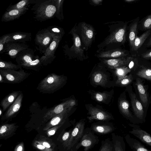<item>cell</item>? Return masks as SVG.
<instances>
[{
    "label": "cell",
    "mask_w": 151,
    "mask_h": 151,
    "mask_svg": "<svg viewBox=\"0 0 151 151\" xmlns=\"http://www.w3.org/2000/svg\"><path fill=\"white\" fill-rule=\"evenodd\" d=\"M136 85L137 86L141 100L143 103L145 104L147 103L148 99L147 93L139 78L137 79Z\"/></svg>",
    "instance_id": "obj_34"
},
{
    "label": "cell",
    "mask_w": 151,
    "mask_h": 151,
    "mask_svg": "<svg viewBox=\"0 0 151 151\" xmlns=\"http://www.w3.org/2000/svg\"><path fill=\"white\" fill-rule=\"evenodd\" d=\"M127 52L120 48L106 50H97L95 56L99 59H111L125 57Z\"/></svg>",
    "instance_id": "obj_10"
},
{
    "label": "cell",
    "mask_w": 151,
    "mask_h": 151,
    "mask_svg": "<svg viewBox=\"0 0 151 151\" xmlns=\"http://www.w3.org/2000/svg\"><path fill=\"white\" fill-rule=\"evenodd\" d=\"M10 35L6 34L2 36L0 38V53L2 54L4 52V47L5 45L9 42Z\"/></svg>",
    "instance_id": "obj_43"
},
{
    "label": "cell",
    "mask_w": 151,
    "mask_h": 151,
    "mask_svg": "<svg viewBox=\"0 0 151 151\" xmlns=\"http://www.w3.org/2000/svg\"><path fill=\"white\" fill-rule=\"evenodd\" d=\"M22 67L20 65L14 64L11 61L7 62L1 59L0 60V69L17 70L22 69Z\"/></svg>",
    "instance_id": "obj_36"
},
{
    "label": "cell",
    "mask_w": 151,
    "mask_h": 151,
    "mask_svg": "<svg viewBox=\"0 0 151 151\" xmlns=\"http://www.w3.org/2000/svg\"><path fill=\"white\" fill-rule=\"evenodd\" d=\"M109 96L108 94L105 92H96L93 93V98L98 101L104 102Z\"/></svg>",
    "instance_id": "obj_41"
},
{
    "label": "cell",
    "mask_w": 151,
    "mask_h": 151,
    "mask_svg": "<svg viewBox=\"0 0 151 151\" xmlns=\"http://www.w3.org/2000/svg\"><path fill=\"white\" fill-rule=\"evenodd\" d=\"M126 66L131 70L134 68L137 65V60L131 57H128L126 58Z\"/></svg>",
    "instance_id": "obj_47"
},
{
    "label": "cell",
    "mask_w": 151,
    "mask_h": 151,
    "mask_svg": "<svg viewBox=\"0 0 151 151\" xmlns=\"http://www.w3.org/2000/svg\"><path fill=\"white\" fill-rule=\"evenodd\" d=\"M119 108L122 112L126 116L131 117V114L129 110V104L125 99L120 100L119 102Z\"/></svg>",
    "instance_id": "obj_37"
},
{
    "label": "cell",
    "mask_w": 151,
    "mask_h": 151,
    "mask_svg": "<svg viewBox=\"0 0 151 151\" xmlns=\"http://www.w3.org/2000/svg\"><path fill=\"white\" fill-rule=\"evenodd\" d=\"M47 28L50 32L52 38L62 39L65 34L63 29L57 26H50Z\"/></svg>",
    "instance_id": "obj_33"
},
{
    "label": "cell",
    "mask_w": 151,
    "mask_h": 151,
    "mask_svg": "<svg viewBox=\"0 0 151 151\" xmlns=\"http://www.w3.org/2000/svg\"><path fill=\"white\" fill-rule=\"evenodd\" d=\"M37 0H22L17 3L9 6L6 9L7 11L13 10L21 9L26 7H29L31 4H34Z\"/></svg>",
    "instance_id": "obj_30"
},
{
    "label": "cell",
    "mask_w": 151,
    "mask_h": 151,
    "mask_svg": "<svg viewBox=\"0 0 151 151\" xmlns=\"http://www.w3.org/2000/svg\"><path fill=\"white\" fill-rule=\"evenodd\" d=\"M151 33V30L150 29L145 31L139 37L137 36L135 37L132 50L134 51L137 50L142 45Z\"/></svg>",
    "instance_id": "obj_29"
},
{
    "label": "cell",
    "mask_w": 151,
    "mask_h": 151,
    "mask_svg": "<svg viewBox=\"0 0 151 151\" xmlns=\"http://www.w3.org/2000/svg\"><path fill=\"white\" fill-rule=\"evenodd\" d=\"M90 116L87 118L89 122L93 120L105 121L111 119V116L106 112L94 107H90L88 110Z\"/></svg>",
    "instance_id": "obj_14"
},
{
    "label": "cell",
    "mask_w": 151,
    "mask_h": 151,
    "mask_svg": "<svg viewBox=\"0 0 151 151\" xmlns=\"http://www.w3.org/2000/svg\"><path fill=\"white\" fill-rule=\"evenodd\" d=\"M56 7L55 17L61 21H63L64 16L63 6L64 0H54Z\"/></svg>",
    "instance_id": "obj_35"
},
{
    "label": "cell",
    "mask_w": 151,
    "mask_h": 151,
    "mask_svg": "<svg viewBox=\"0 0 151 151\" xmlns=\"http://www.w3.org/2000/svg\"><path fill=\"white\" fill-rule=\"evenodd\" d=\"M103 0H90L89 2L91 5L96 6L102 4Z\"/></svg>",
    "instance_id": "obj_50"
},
{
    "label": "cell",
    "mask_w": 151,
    "mask_h": 151,
    "mask_svg": "<svg viewBox=\"0 0 151 151\" xmlns=\"http://www.w3.org/2000/svg\"><path fill=\"white\" fill-rule=\"evenodd\" d=\"M9 42H20L25 43L31 40V33L22 32H16L10 33Z\"/></svg>",
    "instance_id": "obj_22"
},
{
    "label": "cell",
    "mask_w": 151,
    "mask_h": 151,
    "mask_svg": "<svg viewBox=\"0 0 151 151\" xmlns=\"http://www.w3.org/2000/svg\"><path fill=\"white\" fill-rule=\"evenodd\" d=\"M99 151H114L113 143L109 138L101 142V146Z\"/></svg>",
    "instance_id": "obj_39"
},
{
    "label": "cell",
    "mask_w": 151,
    "mask_h": 151,
    "mask_svg": "<svg viewBox=\"0 0 151 151\" xmlns=\"http://www.w3.org/2000/svg\"><path fill=\"white\" fill-rule=\"evenodd\" d=\"M0 73L4 78V83L15 84L19 83L24 81L30 75L24 70H19L7 69H0Z\"/></svg>",
    "instance_id": "obj_7"
},
{
    "label": "cell",
    "mask_w": 151,
    "mask_h": 151,
    "mask_svg": "<svg viewBox=\"0 0 151 151\" xmlns=\"http://www.w3.org/2000/svg\"><path fill=\"white\" fill-rule=\"evenodd\" d=\"M143 28L146 30H151V14L147 16L142 22Z\"/></svg>",
    "instance_id": "obj_49"
},
{
    "label": "cell",
    "mask_w": 151,
    "mask_h": 151,
    "mask_svg": "<svg viewBox=\"0 0 151 151\" xmlns=\"http://www.w3.org/2000/svg\"><path fill=\"white\" fill-rule=\"evenodd\" d=\"M23 97V93L21 92L14 103L9 106L1 119H7L12 118L19 111L22 105Z\"/></svg>",
    "instance_id": "obj_15"
},
{
    "label": "cell",
    "mask_w": 151,
    "mask_h": 151,
    "mask_svg": "<svg viewBox=\"0 0 151 151\" xmlns=\"http://www.w3.org/2000/svg\"><path fill=\"white\" fill-rule=\"evenodd\" d=\"M133 80V76L130 74L128 76H126L120 81H116V83L121 86H125L130 83Z\"/></svg>",
    "instance_id": "obj_44"
},
{
    "label": "cell",
    "mask_w": 151,
    "mask_h": 151,
    "mask_svg": "<svg viewBox=\"0 0 151 151\" xmlns=\"http://www.w3.org/2000/svg\"><path fill=\"white\" fill-rule=\"evenodd\" d=\"M18 127L14 123L2 125L0 128V139L7 138L12 136Z\"/></svg>",
    "instance_id": "obj_21"
},
{
    "label": "cell",
    "mask_w": 151,
    "mask_h": 151,
    "mask_svg": "<svg viewBox=\"0 0 151 151\" xmlns=\"http://www.w3.org/2000/svg\"><path fill=\"white\" fill-rule=\"evenodd\" d=\"M147 46L148 47H151V37L149 40V41L147 44Z\"/></svg>",
    "instance_id": "obj_54"
},
{
    "label": "cell",
    "mask_w": 151,
    "mask_h": 151,
    "mask_svg": "<svg viewBox=\"0 0 151 151\" xmlns=\"http://www.w3.org/2000/svg\"><path fill=\"white\" fill-rule=\"evenodd\" d=\"M126 58L125 57H123L111 59H100L108 68L114 69L123 66H126Z\"/></svg>",
    "instance_id": "obj_20"
},
{
    "label": "cell",
    "mask_w": 151,
    "mask_h": 151,
    "mask_svg": "<svg viewBox=\"0 0 151 151\" xmlns=\"http://www.w3.org/2000/svg\"><path fill=\"white\" fill-rule=\"evenodd\" d=\"M53 38L47 28L38 31L35 35V44L37 50L44 53L52 42Z\"/></svg>",
    "instance_id": "obj_8"
},
{
    "label": "cell",
    "mask_w": 151,
    "mask_h": 151,
    "mask_svg": "<svg viewBox=\"0 0 151 151\" xmlns=\"http://www.w3.org/2000/svg\"><path fill=\"white\" fill-rule=\"evenodd\" d=\"M94 132L101 134H105L112 132L113 128L110 125L106 124H95L92 127Z\"/></svg>",
    "instance_id": "obj_32"
},
{
    "label": "cell",
    "mask_w": 151,
    "mask_h": 151,
    "mask_svg": "<svg viewBox=\"0 0 151 151\" xmlns=\"http://www.w3.org/2000/svg\"><path fill=\"white\" fill-rule=\"evenodd\" d=\"M28 10L29 7H26L21 9L6 11L2 15L1 21L3 22H7L18 19Z\"/></svg>",
    "instance_id": "obj_17"
},
{
    "label": "cell",
    "mask_w": 151,
    "mask_h": 151,
    "mask_svg": "<svg viewBox=\"0 0 151 151\" xmlns=\"http://www.w3.org/2000/svg\"><path fill=\"white\" fill-rule=\"evenodd\" d=\"M131 103L134 113L138 118L142 119L144 114L142 105L136 98L135 94H131Z\"/></svg>",
    "instance_id": "obj_24"
},
{
    "label": "cell",
    "mask_w": 151,
    "mask_h": 151,
    "mask_svg": "<svg viewBox=\"0 0 151 151\" xmlns=\"http://www.w3.org/2000/svg\"><path fill=\"white\" fill-rule=\"evenodd\" d=\"M33 147L40 151H54V150L46 147L39 143L37 140H35L32 143Z\"/></svg>",
    "instance_id": "obj_46"
},
{
    "label": "cell",
    "mask_w": 151,
    "mask_h": 151,
    "mask_svg": "<svg viewBox=\"0 0 151 151\" xmlns=\"http://www.w3.org/2000/svg\"><path fill=\"white\" fill-rule=\"evenodd\" d=\"M92 80L95 84L101 86H105L107 82V76L103 72L97 71L92 75Z\"/></svg>",
    "instance_id": "obj_26"
},
{
    "label": "cell",
    "mask_w": 151,
    "mask_h": 151,
    "mask_svg": "<svg viewBox=\"0 0 151 151\" xmlns=\"http://www.w3.org/2000/svg\"><path fill=\"white\" fill-rule=\"evenodd\" d=\"M111 135L114 151H125V144L123 137L114 133Z\"/></svg>",
    "instance_id": "obj_27"
},
{
    "label": "cell",
    "mask_w": 151,
    "mask_h": 151,
    "mask_svg": "<svg viewBox=\"0 0 151 151\" xmlns=\"http://www.w3.org/2000/svg\"><path fill=\"white\" fill-rule=\"evenodd\" d=\"M4 82V79L3 77L0 73V83H3Z\"/></svg>",
    "instance_id": "obj_53"
},
{
    "label": "cell",
    "mask_w": 151,
    "mask_h": 151,
    "mask_svg": "<svg viewBox=\"0 0 151 151\" xmlns=\"http://www.w3.org/2000/svg\"><path fill=\"white\" fill-rule=\"evenodd\" d=\"M2 113V111L1 109H0V116H1Z\"/></svg>",
    "instance_id": "obj_56"
},
{
    "label": "cell",
    "mask_w": 151,
    "mask_h": 151,
    "mask_svg": "<svg viewBox=\"0 0 151 151\" xmlns=\"http://www.w3.org/2000/svg\"><path fill=\"white\" fill-rule=\"evenodd\" d=\"M142 57L145 59L151 58V50L148 52L142 54Z\"/></svg>",
    "instance_id": "obj_52"
},
{
    "label": "cell",
    "mask_w": 151,
    "mask_h": 151,
    "mask_svg": "<svg viewBox=\"0 0 151 151\" xmlns=\"http://www.w3.org/2000/svg\"><path fill=\"white\" fill-rule=\"evenodd\" d=\"M115 70V73L117 77V81H119L126 76L131 71V70L126 66H123L116 68Z\"/></svg>",
    "instance_id": "obj_38"
},
{
    "label": "cell",
    "mask_w": 151,
    "mask_h": 151,
    "mask_svg": "<svg viewBox=\"0 0 151 151\" xmlns=\"http://www.w3.org/2000/svg\"><path fill=\"white\" fill-rule=\"evenodd\" d=\"M71 109L70 108L66 109L61 113L52 118L47 124L43 129V130L47 131L51 128L60 124L65 121Z\"/></svg>",
    "instance_id": "obj_19"
},
{
    "label": "cell",
    "mask_w": 151,
    "mask_h": 151,
    "mask_svg": "<svg viewBox=\"0 0 151 151\" xmlns=\"http://www.w3.org/2000/svg\"><path fill=\"white\" fill-rule=\"evenodd\" d=\"M125 138L127 143L134 151H151L146 148L138 140L132 138L129 135H127Z\"/></svg>",
    "instance_id": "obj_25"
},
{
    "label": "cell",
    "mask_w": 151,
    "mask_h": 151,
    "mask_svg": "<svg viewBox=\"0 0 151 151\" xmlns=\"http://www.w3.org/2000/svg\"><path fill=\"white\" fill-rule=\"evenodd\" d=\"M19 65L25 69L34 70L37 71L40 70L41 67L43 65L40 58L38 55L35 60L31 62Z\"/></svg>",
    "instance_id": "obj_31"
},
{
    "label": "cell",
    "mask_w": 151,
    "mask_h": 151,
    "mask_svg": "<svg viewBox=\"0 0 151 151\" xmlns=\"http://www.w3.org/2000/svg\"><path fill=\"white\" fill-rule=\"evenodd\" d=\"M76 104L75 100L70 99L61 103L49 110L43 117V122H47L65 110L71 108Z\"/></svg>",
    "instance_id": "obj_9"
},
{
    "label": "cell",
    "mask_w": 151,
    "mask_h": 151,
    "mask_svg": "<svg viewBox=\"0 0 151 151\" xmlns=\"http://www.w3.org/2000/svg\"><path fill=\"white\" fill-rule=\"evenodd\" d=\"M137 75L141 77L151 80V69L145 68L141 69L138 72Z\"/></svg>",
    "instance_id": "obj_42"
},
{
    "label": "cell",
    "mask_w": 151,
    "mask_h": 151,
    "mask_svg": "<svg viewBox=\"0 0 151 151\" xmlns=\"http://www.w3.org/2000/svg\"><path fill=\"white\" fill-rule=\"evenodd\" d=\"M139 18L135 19L131 24L129 32V41L130 45L132 48L133 46L135 37L137 36V26Z\"/></svg>",
    "instance_id": "obj_28"
},
{
    "label": "cell",
    "mask_w": 151,
    "mask_h": 151,
    "mask_svg": "<svg viewBox=\"0 0 151 151\" xmlns=\"http://www.w3.org/2000/svg\"><path fill=\"white\" fill-rule=\"evenodd\" d=\"M72 129H73L68 131L65 132L62 136L61 141L65 149L70 138Z\"/></svg>",
    "instance_id": "obj_45"
},
{
    "label": "cell",
    "mask_w": 151,
    "mask_h": 151,
    "mask_svg": "<svg viewBox=\"0 0 151 151\" xmlns=\"http://www.w3.org/2000/svg\"><path fill=\"white\" fill-rule=\"evenodd\" d=\"M85 122L80 120L77 122L73 129L70 138L65 148L66 151H75L85 131Z\"/></svg>",
    "instance_id": "obj_6"
},
{
    "label": "cell",
    "mask_w": 151,
    "mask_h": 151,
    "mask_svg": "<svg viewBox=\"0 0 151 151\" xmlns=\"http://www.w3.org/2000/svg\"><path fill=\"white\" fill-rule=\"evenodd\" d=\"M77 29L83 47L85 50L87 51L95 40L96 31L92 25L84 22H79L77 26Z\"/></svg>",
    "instance_id": "obj_5"
},
{
    "label": "cell",
    "mask_w": 151,
    "mask_h": 151,
    "mask_svg": "<svg viewBox=\"0 0 151 151\" xmlns=\"http://www.w3.org/2000/svg\"><path fill=\"white\" fill-rule=\"evenodd\" d=\"M29 45L25 43L9 42L5 45L4 52H6L11 58L14 59L22 51L29 48Z\"/></svg>",
    "instance_id": "obj_13"
},
{
    "label": "cell",
    "mask_w": 151,
    "mask_h": 151,
    "mask_svg": "<svg viewBox=\"0 0 151 151\" xmlns=\"http://www.w3.org/2000/svg\"><path fill=\"white\" fill-rule=\"evenodd\" d=\"M34 50L28 48L22 51L17 56L15 61L18 65L27 63L35 60L38 55L35 56Z\"/></svg>",
    "instance_id": "obj_16"
},
{
    "label": "cell",
    "mask_w": 151,
    "mask_h": 151,
    "mask_svg": "<svg viewBox=\"0 0 151 151\" xmlns=\"http://www.w3.org/2000/svg\"><path fill=\"white\" fill-rule=\"evenodd\" d=\"M133 125H132V127L133 128L129 132L143 142L151 146V136L137 126Z\"/></svg>",
    "instance_id": "obj_18"
},
{
    "label": "cell",
    "mask_w": 151,
    "mask_h": 151,
    "mask_svg": "<svg viewBox=\"0 0 151 151\" xmlns=\"http://www.w3.org/2000/svg\"><path fill=\"white\" fill-rule=\"evenodd\" d=\"M52 40L44 55L40 58L43 65L46 66L51 63L55 59V53L62 39L52 38Z\"/></svg>",
    "instance_id": "obj_11"
},
{
    "label": "cell",
    "mask_w": 151,
    "mask_h": 151,
    "mask_svg": "<svg viewBox=\"0 0 151 151\" xmlns=\"http://www.w3.org/2000/svg\"><path fill=\"white\" fill-rule=\"evenodd\" d=\"M65 81L63 75L51 73L41 81L37 89L43 93H52L62 87Z\"/></svg>",
    "instance_id": "obj_3"
},
{
    "label": "cell",
    "mask_w": 151,
    "mask_h": 151,
    "mask_svg": "<svg viewBox=\"0 0 151 151\" xmlns=\"http://www.w3.org/2000/svg\"><path fill=\"white\" fill-rule=\"evenodd\" d=\"M31 9L34 18L42 22L55 17L56 9L54 0H37Z\"/></svg>",
    "instance_id": "obj_2"
},
{
    "label": "cell",
    "mask_w": 151,
    "mask_h": 151,
    "mask_svg": "<svg viewBox=\"0 0 151 151\" xmlns=\"http://www.w3.org/2000/svg\"><path fill=\"white\" fill-rule=\"evenodd\" d=\"M128 22L113 21L106 23L109 34L97 45L98 50H106L120 48L126 40Z\"/></svg>",
    "instance_id": "obj_1"
},
{
    "label": "cell",
    "mask_w": 151,
    "mask_h": 151,
    "mask_svg": "<svg viewBox=\"0 0 151 151\" xmlns=\"http://www.w3.org/2000/svg\"><path fill=\"white\" fill-rule=\"evenodd\" d=\"M98 137L92 132L85 131L79 143L76 146L75 151L77 150L81 147H84L85 151H87L98 142Z\"/></svg>",
    "instance_id": "obj_12"
},
{
    "label": "cell",
    "mask_w": 151,
    "mask_h": 151,
    "mask_svg": "<svg viewBox=\"0 0 151 151\" xmlns=\"http://www.w3.org/2000/svg\"><path fill=\"white\" fill-rule=\"evenodd\" d=\"M77 26L76 23L69 32L72 36L73 45L70 48H68L66 45L64 46L63 48L65 49V55L69 57L72 56V57H73L82 61L86 59L88 57L86 56L84 53L85 50L77 31Z\"/></svg>",
    "instance_id": "obj_4"
},
{
    "label": "cell",
    "mask_w": 151,
    "mask_h": 151,
    "mask_svg": "<svg viewBox=\"0 0 151 151\" xmlns=\"http://www.w3.org/2000/svg\"><path fill=\"white\" fill-rule=\"evenodd\" d=\"M135 1V0H125L124 1L127 3H131Z\"/></svg>",
    "instance_id": "obj_55"
},
{
    "label": "cell",
    "mask_w": 151,
    "mask_h": 151,
    "mask_svg": "<svg viewBox=\"0 0 151 151\" xmlns=\"http://www.w3.org/2000/svg\"><path fill=\"white\" fill-rule=\"evenodd\" d=\"M65 121L61 123L54 126L47 130V134L48 137H50L54 135L56 132L64 124Z\"/></svg>",
    "instance_id": "obj_48"
},
{
    "label": "cell",
    "mask_w": 151,
    "mask_h": 151,
    "mask_svg": "<svg viewBox=\"0 0 151 151\" xmlns=\"http://www.w3.org/2000/svg\"><path fill=\"white\" fill-rule=\"evenodd\" d=\"M14 151H24V146L23 142L18 144L15 147Z\"/></svg>",
    "instance_id": "obj_51"
},
{
    "label": "cell",
    "mask_w": 151,
    "mask_h": 151,
    "mask_svg": "<svg viewBox=\"0 0 151 151\" xmlns=\"http://www.w3.org/2000/svg\"><path fill=\"white\" fill-rule=\"evenodd\" d=\"M20 91H14L6 96L1 101L0 105L3 111H5L15 101L20 93Z\"/></svg>",
    "instance_id": "obj_23"
},
{
    "label": "cell",
    "mask_w": 151,
    "mask_h": 151,
    "mask_svg": "<svg viewBox=\"0 0 151 151\" xmlns=\"http://www.w3.org/2000/svg\"><path fill=\"white\" fill-rule=\"evenodd\" d=\"M37 140L39 143L46 147L54 150L55 146V145L50 139L44 136H42Z\"/></svg>",
    "instance_id": "obj_40"
}]
</instances>
